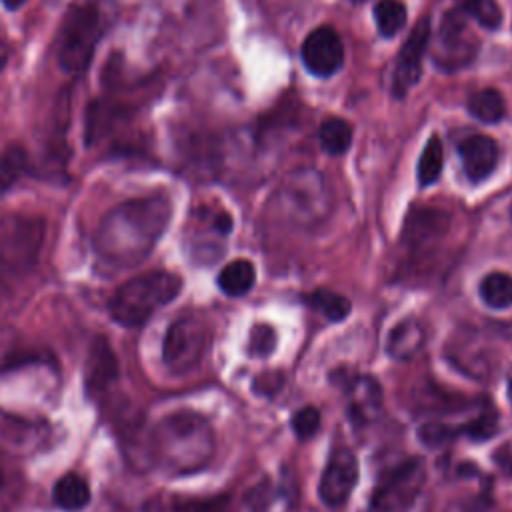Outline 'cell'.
Returning <instances> with one entry per match:
<instances>
[{"mask_svg":"<svg viewBox=\"0 0 512 512\" xmlns=\"http://www.w3.org/2000/svg\"><path fill=\"white\" fill-rule=\"evenodd\" d=\"M170 218L172 202L162 192L112 206L92 236L96 270L102 276H116L142 264L164 236Z\"/></svg>","mask_w":512,"mask_h":512,"instance_id":"1","label":"cell"},{"mask_svg":"<svg viewBox=\"0 0 512 512\" xmlns=\"http://www.w3.org/2000/svg\"><path fill=\"white\" fill-rule=\"evenodd\" d=\"M216 440L210 422L192 410L162 416L148 440L152 464L168 476H188L204 470L214 456Z\"/></svg>","mask_w":512,"mask_h":512,"instance_id":"2","label":"cell"},{"mask_svg":"<svg viewBox=\"0 0 512 512\" xmlns=\"http://www.w3.org/2000/svg\"><path fill=\"white\" fill-rule=\"evenodd\" d=\"M182 290V278L166 270H148L122 282L108 300L110 318L124 328L144 326L158 308Z\"/></svg>","mask_w":512,"mask_h":512,"instance_id":"3","label":"cell"},{"mask_svg":"<svg viewBox=\"0 0 512 512\" xmlns=\"http://www.w3.org/2000/svg\"><path fill=\"white\" fill-rule=\"evenodd\" d=\"M278 214L296 228H314L332 210V192L326 178L314 168L290 172L276 192Z\"/></svg>","mask_w":512,"mask_h":512,"instance_id":"4","label":"cell"},{"mask_svg":"<svg viewBox=\"0 0 512 512\" xmlns=\"http://www.w3.org/2000/svg\"><path fill=\"white\" fill-rule=\"evenodd\" d=\"M44 236L46 222L40 216H0V286L34 268Z\"/></svg>","mask_w":512,"mask_h":512,"instance_id":"5","label":"cell"},{"mask_svg":"<svg viewBox=\"0 0 512 512\" xmlns=\"http://www.w3.org/2000/svg\"><path fill=\"white\" fill-rule=\"evenodd\" d=\"M100 40V12L94 4H74L62 18L56 36V58L64 72L78 74L88 68Z\"/></svg>","mask_w":512,"mask_h":512,"instance_id":"6","label":"cell"},{"mask_svg":"<svg viewBox=\"0 0 512 512\" xmlns=\"http://www.w3.org/2000/svg\"><path fill=\"white\" fill-rule=\"evenodd\" d=\"M208 332L198 316L184 314L176 318L162 340V364L174 376L192 372L206 350Z\"/></svg>","mask_w":512,"mask_h":512,"instance_id":"7","label":"cell"},{"mask_svg":"<svg viewBox=\"0 0 512 512\" xmlns=\"http://www.w3.org/2000/svg\"><path fill=\"white\" fill-rule=\"evenodd\" d=\"M424 484L420 460H402L382 472L370 496V512H406Z\"/></svg>","mask_w":512,"mask_h":512,"instance_id":"8","label":"cell"},{"mask_svg":"<svg viewBox=\"0 0 512 512\" xmlns=\"http://www.w3.org/2000/svg\"><path fill=\"white\" fill-rule=\"evenodd\" d=\"M476 38L468 30L466 18L460 12H448L440 24L434 44V62L442 70H458L468 66L476 56Z\"/></svg>","mask_w":512,"mask_h":512,"instance_id":"9","label":"cell"},{"mask_svg":"<svg viewBox=\"0 0 512 512\" xmlns=\"http://www.w3.org/2000/svg\"><path fill=\"white\" fill-rule=\"evenodd\" d=\"M50 426L42 420L0 408V452L30 456L48 444Z\"/></svg>","mask_w":512,"mask_h":512,"instance_id":"10","label":"cell"},{"mask_svg":"<svg viewBox=\"0 0 512 512\" xmlns=\"http://www.w3.org/2000/svg\"><path fill=\"white\" fill-rule=\"evenodd\" d=\"M430 44V18H420L406 42L402 44L394 74H392V94L404 98V94L420 80L422 74V56Z\"/></svg>","mask_w":512,"mask_h":512,"instance_id":"11","label":"cell"},{"mask_svg":"<svg viewBox=\"0 0 512 512\" xmlns=\"http://www.w3.org/2000/svg\"><path fill=\"white\" fill-rule=\"evenodd\" d=\"M302 60L308 72L328 78L342 68L344 46L340 36L330 26L314 28L302 42Z\"/></svg>","mask_w":512,"mask_h":512,"instance_id":"12","label":"cell"},{"mask_svg":"<svg viewBox=\"0 0 512 512\" xmlns=\"http://www.w3.org/2000/svg\"><path fill=\"white\" fill-rule=\"evenodd\" d=\"M82 374H84L86 396L92 400L106 394V390L116 382L118 358L106 336H96L90 342Z\"/></svg>","mask_w":512,"mask_h":512,"instance_id":"13","label":"cell"},{"mask_svg":"<svg viewBox=\"0 0 512 512\" xmlns=\"http://www.w3.org/2000/svg\"><path fill=\"white\" fill-rule=\"evenodd\" d=\"M356 482H358V464L354 454L348 450H336L330 456L320 476V484H318L320 500L326 506H340L344 500H348Z\"/></svg>","mask_w":512,"mask_h":512,"instance_id":"14","label":"cell"},{"mask_svg":"<svg viewBox=\"0 0 512 512\" xmlns=\"http://www.w3.org/2000/svg\"><path fill=\"white\" fill-rule=\"evenodd\" d=\"M450 228L448 212L440 208H416L408 214L402 240L410 252H426L434 248Z\"/></svg>","mask_w":512,"mask_h":512,"instance_id":"15","label":"cell"},{"mask_svg":"<svg viewBox=\"0 0 512 512\" xmlns=\"http://www.w3.org/2000/svg\"><path fill=\"white\" fill-rule=\"evenodd\" d=\"M346 406L348 418L354 426L374 424L384 410V394L380 382L368 374L352 378L346 388Z\"/></svg>","mask_w":512,"mask_h":512,"instance_id":"16","label":"cell"},{"mask_svg":"<svg viewBox=\"0 0 512 512\" xmlns=\"http://www.w3.org/2000/svg\"><path fill=\"white\" fill-rule=\"evenodd\" d=\"M126 124H130L128 106L110 98L92 100L86 108L84 142L86 146H98L102 140L110 138Z\"/></svg>","mask_w":512,"mask_h":512,"instance_id":"17","label":"cell"},{"mask_svg":"<svg viewBox=\"0 0 512 512\" xmlns=\"http://www.w3.org/2000/svg\"><path fill=\"white\" fill-rule=\"evenodd\" d=\"M458 154L462 160V168L472 182H482L484 178H488L494 172L500 158L496 140L484 134L464 138L458 144Z\"/></svg>","mask_w":512,"mask_h":512,"instance_id":"18","label":"cell"},{"mask_svg":"<svg viewBox=\"0 0 512 512\" xmlns=\"http://www.w3.org/2000/svg\"><path fill=\"white\" fill-rule=\"evenodd\" d=\"M424 344V328L416 318L400 320L388 334L386 352L390 358L404 362L410 360Z\"/></svg>","mask_w":512,"mask_h":512,"instance_id":"19","label":"cell"},{"mask_svg":"<svg viewBox=\"0 0 512 512\" xmlns=\"http://www.w3.org/2000/svg\"><path fill=\"white\" fill-rule=\"evenodd\" d=\"M52 500L64 512H78L90 502V486L80 474L68 472L56 480Z\"/></svg>","mask_w":512,"mask_h":512,"instance_id":"20","label":"cell"},{"mask_svg":"<svg viewBox=\"0 0 512 512\" xmlns=\"http://www.w3.org/2000/svg\"><path fill=\"white\" fill-rule=\"evenodd\" d=\"M216 282L226 296H232V298L244 296L246 292L252 290L256 282V268L250 260H244V258L232 260L220 270Z\"/></svg>","mask_w":512,"mask_h":512,"instance_id":"21","label":"cell"},{"mask_svg":"<svg viewBox=\"0 0 512 512\" xmlns=\"http://www.w3.org/2000/svg\"><path fill=\"white\" fill-rule=\"evenodd\" d=\"M30 172V158L24 146L8 144L0 152V194L12 190L18 180Z\"/></svg>","mask_w":512,"mask_h":512,"instance_id":"22","label":"cell"},{"mask_svg":"<svg viewBox=\"0 0 512 512\" xmlns=\"http://www.w3.org/2000/svg\"><path fill=\"white\" fill-rule=\"evenodd\" d=\"M468 112L474 118H478L480 122L494 124L504 118L506 104H504L502 94L496 88H482L470 96Z\"/></svg>","mask_w":512,"mask_h":512,"instance_id":"23","label":"cell"},{"mask_svg":"<svg viewBox=\"0 0 512 512\" xmlns=\"http://www.w3.org/2000/svg\"><path fill=\"white\" fill-rule=\"evenodd\" d=\"M318 138H320V146L328 154H334V156L344 154L352 142V126L338 116H330L320 124Z\"/></svg>","mask_w":512,"mask_h":512,"instance_id":"24","label":"cell"},{"mask_svg":"<svg viewBox=\"0 0 512 512\" xmlns=\"http://www.w3.org/2000/svg\"><path fill=\"white\" fill-rule=\"evenodd\" d=\"M480 298L490 308H508L512 304V276L504 272L486 274L480 282Z\"/></svg>","mask_w":512,"mask_h":512,"instance_id":"25","label":"cell"},{"mask_svg":"<svg viewBox=\"0 0 512 512\" xmlns=\"http://www.w3.org/2000/svg\"><path fill=\"white\" fill-rule=\"evenodd\" d=\"M308 304L322 312L328 320L340 322L350 314V300L338 292H332L328 288H318L308 296Z\"/></svg>","mask_w":512,"mask_h":512,"instance_id":"26","label":"cell"},{"mask_svg":"<svg viewBox=\"0 0 512 512\" xmlns=\"http://www.w3.org/2000/svg\"><path fill=\"white\" fill-rule=\"evenodd\" d=\"M374 18L380 34L390 38L406 24V6L400 0H380L374 8Z\"/></svg>","mask_w":512,"mask_h":512,"instance_id":"27","label":"cell"},{"mask_svg":"<svg viewBox=\"0 0 512 512\" xmlns=\"http://www.w3.org/2000/svg\"><path fill=\"white\" fill-rule=\"evenodd\" d=\"M442 164H444V152H442V142L440 138L432 136L418 160V182L422 186H428L432 182L438 180L440 172H442Z\"/></svg>","mask_w":512,"mask_h":512,"instance_id":"28","label":"cell"},{"mask_svg":"<svg viewBox=\"0 0 512 512\" xmlns=\"http://www.w3.org/2000/svg\"><path fill=\"white\" fill-rule=\"evenodd\" d=\"M464 12L488 30H496L502 24V10L496 0H466Z\"/></svg>","mask_w":512,"mask_h":512,"instance_id":"29","label":"cell"},{"mask_svg":"<svg viewBox=\"0 0 512 512\" xmlns=\"http://www.w3.org/2000/svg\"><path fill=\"white\" fill-rule=\"evenodd\" d=\"M172 512H232L228 496H206V498H182L174 502Z\"/></svg>","mask_w":512,"mask_h":512,"instance_id":"30","label":"cell"},{"mask_svg":"<svg viewBox=\"0 0 512 512\" xmlns=\"http://www.w3.org/2000/svg\"><path fill=\"white\" fill-rule=\"evenodd\" d=\"M276 330L270 324H254L248 338V352L256 358H266L276 350Z\"/></svg>","mask_w":512,"mask_h":512,"instance_id":"31","label":"cell"},{"mask_svg":"<svg viewBox=\"0 0 512 512\" xmlns=\"http://www.w3.org/2000/svg\"><path fill=\"white\" fill-rule=\"evenodd\" d=\"M496 430H498L496 414L492 410H484L482 414H478L476 418L466 422L458 432L470 436L476 442H482V440H488L490 436H494Z\"/></svg>","mask_w":512,"mask_h":512,"instance_id":"32","label":"cell"},{"mask_svg":"<svg viewBox=\"0 0 512 512\" xmlns=\"http://www.w3.org/2000/svg\"><path fill=\"white\" fill-rule=\"evenodd\" d=\"M456 434H460L456 428H450L442 422H426L418 428V440L428 448H438L446 442H450Z\"/></svg>","mask_w":512,"mask_h":512,"instance_id":"33","label":"cell"},{"mask_svg":"<svg viewBox=\"0 0 512 512\" xmlns=\"http://www.w3.org/2000/svg\"><path fill=\"white\" fill-rule=\"evenodd\" d=\"M320 428V412L314 406H304L292 416V430L300 440H308Z\"/></svg>","mask_w":512,"mask_h":512,"instance_id":"34","label":"cell"},{"mask_svg":"<svg viewBox=\"0 0 512 512\" xmlns=\"http://www.w3.org/2000/svg\"><path fill=\"white\" fill-rule=\"evenodd\" d=\"M444 512H498V506L488 494H472L452 500Z\"/></svg>","mask_w":512,"mask_h":512,"instance_id":"35","label":"cell"},{"mask_svg":"<svg viewBox=\"0 0 512 512\" xmlns=\"http://www.w3.org/2000/svg\"><path fill=\"white\" fill-rule=\"evenodd\" d=\"M270 482L262 480L258 486H252L246 492V506L252 512H266L270 506Z\"/></svg>","mask_w":512,"mask_h":512,"instance_id":"36","label":"cell"},{"mask_svg":"<svg viewBox=\"0 0 512 512\" xmlns=\"http://www.w3.org/2000/svg\"><path fill=\"white\" fill-rule=\"evenodd\" d=\"M282 374L280 372H262L254 378L252 388L256 394H264V396H274L280 388H282Z\"/></svg>","mask_w":512,"mask_h":512,"instance_id":"37","label":"cell"},{"mask_svg":"<svg viewBox=\"0 0 512 512\" xmlns=\"http://www.w3.org/2000/svg\"><path fill=\"white\" fill-rule=\"evenodd\" d=\"M12 494H14V484L10 482L6 468L0 464V512L4 510V506L10 504Z\"/></svg>","mask_w":512,"mask_h":512,"instance_id":"38","label":"cell"},{"mask_svg":"<svg viewBox=\"0 0 512 512\" xmlns=\"http://www.w3.org/2000/svg\"><path fill=\"white\" fill-rule=\"evenodd\" d=\"M8 56H10V48H8L6 40L0 36V70L6 66V62H8Z\"/></svg>","mask_w":512,"mask_h":512,"instance_id":"39","label":"cell"},{"mask_svg":"<svg viewBox=\"0 0 512 512\" xmlns=\"http://www.w3.org/2000/svg\"><path fill=\"white\" fill-rule=\"evenodd\" d=\"M24 2H26V0H2V4H4L6 10H18Z\"/></svg>","mask_w":512,"mask_h":512,"instance_id":"40","label":"cell"},{"mask_svg":"<svg viewBox=\"0 0 512 512\" xmlns=\"http://www.w3.org/2000/svg\"><path fill=\"white\" fill-rule=\"evenodd\" d=\"M508 400H510V404H512V380L508 382Z\"/></svg>","mask_w":512,"mask_h":512,"instance_id":"41","label":"cell"},{"mask_svg":"<svg viewBox=\"0 0 512 512\" xmlns=\"http://www.w3.org/2000/svg\"><path fill=\"white\" fill-rule=\"evenodd\" d=\"M354 2H362V0H354Z\"/></svg>","mask_w":512,"mask_h":512,"instance_id":"42","label":"cell"}]
</instances>
